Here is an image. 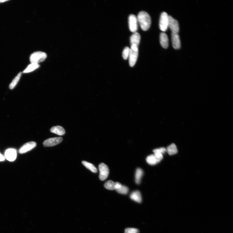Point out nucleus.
I'll use <instances>...</instances> for the list:
<instances>
[{
    "label": "nucleus",
    "mask_w": 233,
    "mask_h": 233,
    "mask_svg": "<svg viewBox=\"0 0 233 233\" xmlns=\"http://www.w3.org/2000/svg\"><path fill=\"white\" fill-rule=\"evenodd\" d=\"M17 157V152L13 149H9L7 150L5 152V158L10 162L14 161Z\"/></svg>",
    "instance_id": "11"
},
{
    "label": "nucleus",
    "mask_w": 233,
    "mask_h": 233,
    "mask_svg": "<svg viewBox=\"0 0 233 233\" xmlns=\"http://www.w3.org/2000/svg\"><path fill=\"white\" fill-rule=\"evenodd\" d=\"M22 75V72H20L16 76L9 85V88L10 90H13L17 85L18 82L19 81L20 78Z\"/></svg>",
    "instance_id": "19"
},
{
    "label": "nucleus",
    "mask_w": 233,
    "mask_h": 233,
    "mask_svg": "<svg viewBox=\"0 0 233 233\" xmlns=\"http://www.w3.org/2000/svg\"><path fill=\"white\" fill-rule=\"evenodd\" d=\"M130 49L128 47H125L122 52V57L124 60H126L129 57Z\"/></svg>",
    "instance_id": "24"
},
{
    "label": "nucleus",
    "mask_w": 233,
    "mask_h": 233,
    "mask_svg": "<svg viewBox=\"0 0 233 233\" xmlns=\"http://www.w3.org/2000/svg\"><path fill=\"white\" fill-rule=\"evenodd\" d=\"M99 170L100 171L99 178L101 181H104L108 178L109 173V168L105 164L102 163L98 166Z\"/></svg>",
    "instance_id": "6"
},
{
    "label": "nucleus",
    "mask_w": 233,
    "mask_h": 233,
    "mask_svg": "<svg viewBox=\"0 0 233 233\" xmlns=\"http://www.w3.org/2000/svg\"><path fill=\"white\" fill-rule=\"evenodd\" d=\"M154 154L160 162L163 159V156L162 154L159 153H154Z\"/></svg>",
    "instance_id": "27"
},
{
    "label": "nucleus",
    "mask_w": 233,
    "mask_h": 233,
    "mask_svg": "<svg viewBox=\"0 0 233 233\" xmlns=\"http://www.w3.org/2000/svg\"><path fill=\"white\" fill-rule=\"evenodd\" d=\"M143 171L141 168H138L136 169L135 175V181L137 184L140 183L141 179L143 175Z\"/></svg>",
    "instance_id": "18"
},
{
    "label": "nucleus",
    "mask_w": 233,
    "mask_h": 233,
    "mask_svg": "<svg viewBox=\"0 0 233 233\" xmlns=\"http://www.w3.org/2000/svg\"><path fill=\"white\" fill-rule=\"evenodd\" d=\"M104 187L109 190H115V182L112 180H109L106 182L104 185Z\"/></svg>",
    "instance_id": "22"
},
{
    "label": "nucleus",
    "mask_w": 233,
    "mask_h": 233,
    "mask_svg": "<svg viewBox=\"0 0 233 233\" xmlns=\"http://www.w3.org/2000/svg\"><path fill=\"white\" fill-rule=\"evenodd\" d=\"M118 193L122 194H126L128 191V189L126 186L122 185L116 190Z\"/></svg>",
    "instance_id": "23"
},
{
    "label": "nucleus",
    "mask_w": 233,
    "mask_h": 233,
    "mask_svg": "<svg viewBox=\"0 0 233 233\" xmlns=\"http://www.w3.org/2000/svg\"><path fill=\"white\" fill-rule=\"evenodd\" d=\"M171 40L173 47L175 49H178L181 47L180 37L178 33H172Z\"/></svg>",
    "instance_id": "10"
},
{
    "label": "nucleus",
    "mask_w": 233,
    "mask_h": 233,
    "mask_svg": "<svg viewBox=\"0 0 233 233\" xmlns=\"http://www.w3.org/2000/svg\"><path fill=\"white\" fill-rule=\"evenodd\" d=\"M139 230L135 228H128L125 229L124 233H139Z\"/></svg>",
    "instance_id": "26"
},
{
    "label": "nucleus",
    "mask_w": 233,
    "mask_h": 233,
    "mask_svg": "<svg viewBox=\"0 0 233 233\" xmlns=\"http://www.w3.org/2000/svg\"><path fill=\"white\" fill-rule=\"evenodd\" d=\"M39 64L31 63L29 64L27 68L23 71L24 73H30L36 70L39 68Z\"/></svg>",
    "instance_id": "16"
},
{
    "label": "nucleus",
    "mask_w": 233,
    "mask_h": 233,
    "mask_svg": "<svg viewBox=\"0 0 233 233\" xmlns=\"http://www.w3.org/2000/svg\"><path fill=\"white\" fill-rule=\"evenodd\" d=\"M146 160L148 164L151 165H154L160 162L154 154L149 155L147 157Z\"/></svg>",
    "instance_id": "17"
},
{
    "label": "nucleus",
    "mask_w": 233,
    "mask_h": 233,
    "mask_svg": "<svg viewBox=\"0 0 233 233\" xmlns=\"http://www.w3.org/2000/svg\"><path fill=\"white\" fill-rule=\"evenodd\" d=\"M129 56V63L130 66L133 67L137 61L139 53L138 47L131 46Z\"/></svg>",
    "instance_id": "3"
},
{
    "label": "nucleus",
    "mask_w": 233,
    "mask_h": 233,
    "mask_svg": "<svg viewBox=\"0 0 233 233\" xmlns=\"http://www.w3.org/2000/svg\"><path fill=\"white\" fill-rule=\"evenodd\" d=\"M8 1H7V0H0V3H3L5 2Z\"/></svg>",
    "instance_id": "29"
},
{
    "label": "nucleus",
    "mask_w": 233,
    "mask_h": 233,
    "mask_svg": "<svg viewBox=\"0 0 233 233\" xmlns=\"http://www.w3.org/2000/svg\"><path fill=\"white\" fill-rule=\"evenodd\" d=\"M130 197L131 199L136 202L141 203L142 202L141 194L140 192L138 191L133 192L131 194Z\"/></svg>",
    "instance_id": "15"
},
{
    "label": "nucleus",
    "mask_w": 233,
    "mask_h": 233,
    "mask_svg": "<svg viewBox=\"0 0 233 233\" xmlns=\"http://www.w3.org/2000/svg\"><path fill=\"white\" fill-rule=\"evenodd\" d=\"M82 164L88 169L92 171V172L94 173H96L97 172L98 170L97 168L92 163L85 161H83Z\"/></svg>",
    "instance_id": "21"
},
{
    "label": "nucleus",
    "mask_w": 233,
    "mask_h": 233,
    "mask_svg": "<svg viewBox=\"0 0 233 233\" xmlns=\"http://www.w3.org/2000/svg\"><path fill=\"white\" fill-rule=\"evenodd\" d=\"M169 17V16L165 12H162L161 15L159 26L160 30L162 31H167L168 28Z\"/></svg>",
    "instance_id": "4"
},
{
    "label": "nucleus",
    "mask_w": 233,
    "mask_h": 233,
    "mask_svg": "<svg viewBox=\"0 0 233 233\" xmlns=\"http://www.w3.org/2000/svg\"><path fill=\"white\" fill-rule=\"evenodd\" d=\"M137 18L141 29L144 31L148 30L151 23V18L148 13L144 11L141 12L139 13Z\"/></svg>",
    "instance_id": "1"
},
{
    "label": "nucleus",
    "mask_w": 233,
    "mask_h": 233,
    "mask_svg": "<svg viewBox=\"0 0 233 233\" xmlns=\"http://www.w3.org/2000/svg\"><path fill=\"white\" fill-rule=\"evenodd\" d=\"M166 151H167V149L165 148V147H162V148L155 149L153 151L154 153H159L162 154H164Z\"/></svg>",
    "instance_id": "25"
},
{
    "label": "nucleus",
    "mask_w": 233,
    "mask_h": 233,
    "mask_svg": "<svg viewBox=\"0 0 233 233\" xmlns=\"http://www.w3.org/2000/svg\"><path fill=\"white\" fill-rule=\"evenodd\" d=\"M50 131L52 133L60 136L65 135L66 133L64 128L60 126L53 127L51 128Z\"/></svg>",
    "instance_id": "14"
},
{
    "label": "nucleus",
    "mask_w": 233,
    "mask_h": 233,
    "mask_svg": "<svg viewBox=\"0 0 233 233\" xmlns=\"http://www.w3.org/2000/svg\"><path fill=\"white\" fill-rule=\"evenodd\" d=\"M160 43L163 48L167 49L169 45V39L167 35L164 33H161L160 36Z\"/></svg>",
    "instance_id": "13"
},
{
    "label": "nucleus",
    "mask_w": 233,
    "mask_h": 233,
    "mask_svg": "<svg viewBox=\"0 0 233 233\" xmlns=\"http://www.w3.org/2000/svg\"><path fill=\"white\" fill-rule=\"evenodd\" d=\"M37 144L35 142L31 141L24 144L21 147L19 150L20 154H23L26 153L33 149L36 146Z\"/></svg>",
    "instance_id": "9"
},
{
    "label": "nucleus",
    "mask_w": 233,
    "mask_h": 233,
    "mask_svg": "<svg viewBox=\"0 0 233 233\" xmlns=\"http://www.w3.org/2000/svg\"><path fill=\"white\" fill-rule=\"evenodd\" d=\"M47 57L46 53L41 51H37L32 53L29 57L31 63L39 64L44 61Z\"/></svg>",
    "instance_id": "2"
},
{
    "label": "nucleus",
    "mask_w": 233,
    "mask_h": 233,
    "mask_svg": "<svg viewBox=\"0 0 233 233\" xmlns=\"http://www.w3.org/2000/svg\"><path fill=\"white\" fill-rule=\"evenodd\" d=\"M168 27L172 33H178L179 26L178 21L170 16L169 17Z\"/></svg>",
    "instance_id": "7"
},
{
    "label": "nucleus",
    "mask_w": 233,
    "mask_h": 233,
    "mask_svg": "<svg viewBox=\"0 0 233 233\" xmlns=\"http://www.w3.org/2000/svg\"><path fill=\"white\" fill-rule=\"evenodd\" d=\"M5 159V158L1 153L0 152V161H4Z\"/></svg>",
    "instance_id": "28"
},
{
    "label": "nucleus",
    "mask_w": 233,
    "mask_h": 233,
    "mask_svg": "<svg viewBox=\"0 0 233 233\" xmlns=\"http://www.w3.org/2000/svg\"><path fill=\"white\" fill-rule=\"evenodd\" d=\"M167 151L169 154L171 155H174L177 153L178 152L176 146L174 143L171 144L167 147Z\"/></svg>",
    "instance_id": "20"
},
{
    "label": "nucleus",
    "mask_w": 233,
    "mask_h": 233,
    "mask_svg": "<svg viewBox=\"0 0 233 233\" xmlns=\"http://www.w3.org/2000/svg\"><path fill=\"white\" fill-rule=\"evenodd\" d=\"M141 40L140 35L137 32L133 33L130 37L131 46L138 47Z\"/></svg>",
    "instance_id": "12"
},
{
    "label": "nucleus",
    "mask_w": 233,
    "mask_h": 233,
    "mask_svg": "<svg viewBox=\"0 0 233 233\" xmlns=\"http://www.w3.org/2000/svg\"><path fill=\"white\" fill-rule=\"evenodd\" d=\"M138 21L135 15L131 14L128 18V26L130 31L133 33H136L138 30Z\"/></svg>",
    "instance_id": "5"
},
{
    "label": "nucleus",
    "mask_w": 233,
    "mask_h": 233,
    "mask_svg": "<svg viewBox=\"0 0 233 233\" xmlns=\"http://www.w3.org/2000/svg\"><path fill=\"white\" fill-rule=\"evenodd\" d=\"M63 140V138L61 137L49 138L44 142L43 145L44 147L54 146L60 143Z\"/></svg>",
    "instance_id": "8"
}]
</instances>
